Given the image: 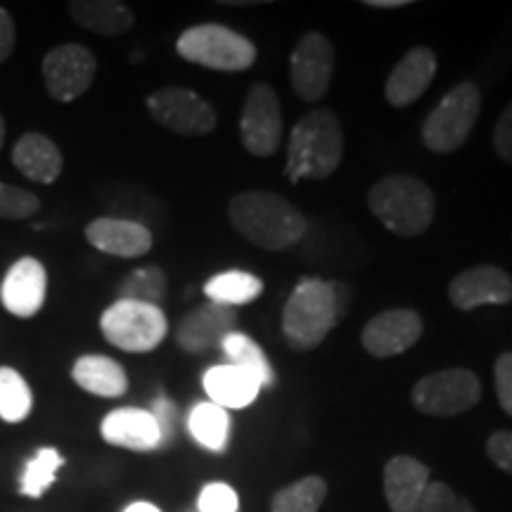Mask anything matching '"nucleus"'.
<instances>
[{"mask_svg": "<svg viewBox=\"0 0 512 512\" xmlns=\"http://www.w3.org/2000/svg\"><path fill=\"white\" fill-rule=\"evenodd\" d=\"M228 219L242 238L264 252H283L309 230L302 211L278 192L266 190L235 195L228 204Z\"/></svg>", "mask_w": 512, "mask_h": 512, "instance_id": "f257e3e1", "label": "nucleus"}, {"mask_svg": "<svg viewBox=\"0 0 512 512\" xmlns=\"http://www.w3.org/2000/svg\"><path fill=\"white\" fill-rule=\"evenodd\" d=\"M344 159V131L337 114L330 110H311L292 128L287 147L285 174L292 183L323 181L335 174Z\"/></svg>", "mask_w": 512, "mask_h": 512, "instance_id": "f03ea898", "label": "nucleus"}, {"mask_svg": "<svg viewBox=\"0 0 512 512\" xmlns=\"http://www.w3.org/2000/svg\"><path fill=\"white\" fill-rule=\"evenodd\" d=\"M344 316L339 283L306 278L294 287L283 309V335L294 351H311L335 330Z\"/></svg>", "mask_w": 512, "mask_h": 512, "instance_id": "7ed1b4c3", "label": "nucleus"}, {"mask_svg": "<svg viewBox=\"0 0 512 512\" xmlns=\"http://www.w3.org/2000/svg\"><path fill=\"white\" fill-rule=\"evenodd\" d=\"M368 209L389 233L418 238L432 226L437 202L430 185L415 176H384L368 192Z\"/></svg>", "mask_w": 512, "mask_h": 512, "instance_id": "20e7f679", "label": "nucleus"}, {"mask_svg": "<svg viewBox=\"0 0 512 512\" xmlns=\"http://www.w3.org/2000/svg\"><path fill=\"white\" fill-rule=\"evenodd\" d=\"M176 53L214 72H247L256 62V46L226 24H195L178 36Z\"/></svg>", "mask_w": 512, "mask_h": 512, "instance_id": "39448f33", "label": "nucleus"}, {"mask_svg": "<svg viewBox=\"0 0 512 512\" xmlns=\"http://www.w3.org/2000/svg\"><path fill=\"white\" fill-rule=\"evenodd\" d=\"M479 112H482V93L472 81L453 86L422 124V143L430 152L448 155L456 152L470 138Z\"/></svg>", "mask_w": 512, "mask_h": 512, "instance_id": "423d86ee", "label": "nucleus"}, {"mask_svg": "<svg viewBox=\"0 0 512 512\" xmlns=\"http://www.w3.org/2000/svg\"><path fill=\"white\" fill-rule=\"evenodd\" d=\"M102 337L128 354H147L164 342L169 323L159 306L117 299L100 316Z\"/></svg>", "mask_w": 512, "mask_h": 512, "instance_id": "0eeeda50", "label": "nucleus"}, {"mask_svg": "<svg viewBox=\"0 0 512 512\" xmlns=\"http://www.w3.org/2000/svg\"><path fill=\"white\" fill-rule=\"evenodd\" d=\"M482 399V382L467 368H446L415 382L411 401L422 415L456 418L477 406Z\"/></svg>", "mask_w": 512, "mask_h": 512, "instance_id": "6e6552de", "label": "nucleus"}, {"mask_svg": "<svg viewBox=\"0 0 512 512\" xmlns=\"http://www.w3.org/2000/svg\"><path fill=\"white\" fill-rule=\"evenodd\" d=\"M147 112L166 131L178 136H207L219 124L214 105L200 93L181 86H164L145 100Z\"/></svg>", "mask_w": 512, "mask_h": 512, "instance_id": "1a4fd4ad", "label": "nucleus"}, {"mask_svg": "<svg viewBox=\"0 0 512 512\" xmlns=\"http://www.w3.org/2000/svg\"><path fill=\"white\" fill-rule=\"evenodd\" d=\"M242 147L254 157H273L283 143V110L268 83H254L240 114Z\"/></svg>", "mask_w": 512, "mask_h": 512, "instance_id": "9d476101", "label": "nucleus"}, {"mask_svg": "<svg viewBox=\"0 0 512 512\" xmlns=\"http://www.w3.org/2000/svg\"><path fill=\"white\" fill-rule=\"evenodd\" d=\"M95 72H98L95 55L86 46H81V43H62V46H55L43 57L41 64L43 83H46L48 95L55 102H62V105L86 95L95 79Z\"/></svg>", "mask_w": 512, "mask_h": 512, "instance_id": "9b49d317", "label": "nucleus"}, {"mask_svg": "<svg viewBox=\"0 0 512 512\" xmlns=\"http://www.w3.org/2000/svg\"><path fill=\"white\" fill-rule=\"evenodd\" d=\"M335 48L320 31H309L299 38L290 57V83L304 102L323 100L330 91Z\"/></svg>", "mask_w": 512, "mask_h": 512, "instance_id": "f8f14e48", "label": "nucleus"}, {"mask_svg": "<svg viewBox=\"0 0 512 512\" xmlns=\"http://www.w3.org/2000/svg\"><path fill=\"white\" fill-rule=\"evenodd\" d=\"M422 328L415 309H389L368 320L361 330V344L373 358H394L418 344Z\"/></svg>", "mask_w": 512, "mask_h": 512, "instance_id": "ddd939ff", "label": "nucleus"}, {"mask_svg": "<svg viewBox=\"0 0 512 512\" xmlns=\"http://www.w3.org/2000/svg\"><path fill=\"white\" fill-rule=\"evenodd\" d=\"M46 290V266L34 256H22L5 273L3 285H0V302H3L10 316L34 318L46 304Z\"/></svg>", "mask_w": 512, "mask_h": 512, "instance_id": "4468645a", "label": "nucleus"}, {"mask_svg": "<svg viewBox=\"0 0 512 512\" xmlns=\"http://www.w3.org/2000/svg\"><path fill=\"white\" fill-rule=\"evenodd\" d=\"M448 299L458 311H472L489 304H508L512 302V278L498 266H472L451 280Z\"/></svg>", "mask_w": 512, "mask_h": 512, "instance_id": "2eb2a0df", "label": "nucleus"}, {"mask_svg": "<svg viewBox=\"0 0 512 512\" xmlns=\"http://www.w3.org/2000/svg\"><path fill=\"white\" fill-rule=\"evenodd\" d=\"M238 313L228 306L207 302L190 311L176 328V342L185 354H207L221 347L223 339L233 335Z\"/></svg>", "mask_w": 512, "mask_h": 512, "instance_id": "dca6fc26", "label": "nucleus"}, {"mask_svg": "<svg viewBox=\"0 0 512 512\" xmlns=\"http://www.w3.org/2000/svg\"><path fill=\"white\" fill-rule=\"evenodd\" d=\"M434 76H437V55L425 46L411 48L384 81V98L399 110L411 107L430 88Z\"/></svg>", "mask_w": 512, "mask_h": 512, "instance_id": "f3484780", "label": "nucleus"}, {"mask_svg": "<svg viewBox=\"0 0 512 512\" xmlns=\"http://www.w3.org/2000/svg\"><path fill=\"white\" fill-rule=\"evenodd\" d=\"M88 245L98 252L119 256V259H136L155 245L150 228L140 221L117 219V216H102L86 226Z\"/></svg>", "mask_w": 512, "mask_h": 512, "instance_id": "a211bd4d", "label": "nucleus"}, {"mask_svg": "<svg viewBox=\"0 0 512 512\" xmlns=\"http://www.w3.org/2000/svg\"><path fill=\"white\" fill-rule=\"evenodd\" d=\"M100 434L107 444L138 453L155 451L164 444L155 415L131 406L107 413L100 425Z\"/></svg>", "mask_w": 512, "mask_h": 512, "instance_id": "6ab92c4d", "label": "nucleus"}, {"mask_svg": "<svg viewBox=\"0 0 512 512\" xmlns=\"http://www.w3.org/2000/svg\"><path fill=\"white\" fill-rule=\"evenodd\" d=\"M384 498L392 512H418L430 486V467L413 456H394L384 465Z\"/></svg>", "mask_w": 512, "mask_h": 512, "instance_id": "aec40b11", "label": "nucleus"}, {"mask_svg": "<svg viewBox=\"0 0 512 512\" xmlns=\"http://www.w3.org/2000/svg\"><path fill=\"white\" fill-rule=\"evenodd\" d=\"M12 164L29 181L50 185L62 176L64 157L55 140L43 133H24L12 147Z\"/></svg>", "mask_w": 512, "mask_h": 512, "instance_id": "412c9836", "label": "nucleus"}, {"mask_svg": "<svg viewBox=\"0 0 512 512\" xmlns=\"http://www.w3.org/2000/svg\"><path fill=\"white\" fill-rule=\"evenodd\" d=\"M202 384L209 401L226 408V411L228 408H233V411L247 408L261 392V382L256 377L245 373L238 366H230V363L209 368L202 377Z\"/></svg>", "mask_w": 512, "mask_h": 512, "instance_id": "4be33fe9", "label": "nucleus"}, {"mask_svg": "<svg viewBox=\"0 0 512 512\" xmlns=\"http://www.w3.org/2000/svg\"><path fill=\"white\" fill-rule=\"evenodd\" d=\"M72 380L83 392L100 396V399H119L126 394L128 377L121 363L100 354H86L76 358Z\"/></svg>", "mask_w": 512, "mask_h": 512, "instance_id": "5701e85b", "label": "nucleus"}, {"mask_svg": "<svg viewBox=\"0 0 512 512\" xmlns=\"http://www.w3.org/2000/svg\"><path fill=\"white\" fill-rule=\"evenodd\" d=\"M67 12L79 27L100 36H121L136 24L133 10L119 0H74Z\"/></svg>", "mask_w": 512, "mask_h": 512, "instance_id": "b1692460", "label": "nucleus"}, {"mask_svg": "<svg viewBox=\"0 0 512 512\" xmlns=\"http://www.w3.org/2000/svg\"><path fill=\"white\" fill-rule=\"evenodd\" d=\"M261 292H264V283L247 271H223L204 285V294H207L209 302L228 306V309L256 302Z\"/></svg>", "mask_w": 512, "mask_h": 512, "instance_id": "393cba45", "label": "nucleus"}, {"mask_svg": "<svg viewBox=\"0 0 512 512\" xmlns=\"http://www.w3.org/2000/svg\"><path fill=\"white\" fill-rule=\"evenodd\" d=\"M190 437L207 451L221 453L230 439V415L226 408L211 401H202L192 406L188 415Z\"/></svg>", "mask_w": 512, "mask_h": 512, "instance_id": "a878e982", "label": "nucleus"}, {"mask_svg": "<svg viewBox=\"0 0 512 512\" xmlns=\"http://www.w3.org/2000/svg\"><path fill=\"white\" fill-rule=\"evenodd\" d=\"M328 496V482L318 475L283 486L271 501V512H318Z\"/></svg>", "mask_w": 512, "mask_h": 512, "instance_id": "bb28decb", "label": "nucleus"}, {"mask_svg": "<svg viewBox=\"0 0 512 512\" xmlns=\"http://www.w3.org/2000/svg\"><path fill=\"white\" fill-rule=\"evenodd\" d=\"M221 349L223 354H226L230 366H238L245 370V373L256 377V380L261 382V387L273 384L271 363H268L264 349H261L252 337L242 335V332H233V335L223 339Z\"/></svg>", "mask_w": 512, "mask_h": 512, "instance_id": "cd10ccee", "label": "nucleus"}, {"mask_svg": "<svg viewBox=\"0 0 512 512\" xmlns=\"http://www.w3.org/2000/svg\"><path fill=\"white\" fill-rule=\"evenodd\" d=\"M31 408L34 394L24 375L10 366H0V420L17 425L29 418Z\"/></svg>", "mask_w": 512, "mask_h": 512, "instance_id": "c85d7f7f", "label": "nucleus"}, {"mask_svg": "<svg viewBox=\"0 0 512 512\" xmlns=\"http://www.w3.org/2000/svg\"><path fill=\"white\" fill-rule=\"evenodd\" d=\"M64 465L62 453L53 446L38 448L36 456L24 467L22 479H19V494L27 498H41L50 486L55 484L57 472Z\"/></svg>", "mask_w": 512, "mask_h": 512, "instance_id": "c756f323", "label": "nucleus"}, {"mask_svg": "<svg viewBox=\"0 0 512 512\" xmlns=\"http://www.w3.org/2000/svg\"><path fill=\"white\" fill-rule=\"evenodd\" d=\"M166 273L159 266H145L128 273V278L119 285V299L159 306L166 297Z\"/></svg>", "mask_w": 512, "mask_h": 512, "instance_id": "7c9ffc66", "label": "nucleus"}, {"mask_svg": "<svg viewBox=\"0 0 512 512\" xmlns=\"http://www.w3.org/2000/svg\"><path fill=\"white\" fill-rule=\"evenodd\" d=\"M41 211V200L31 190L0 181V219L24 221Z\"/></svg>", "mask_w": 512, "mask_h": 512, "instance_id": "2f4dec72", "label": "nucleus"}, {"mask_svg": "<svg viewBox=\"0 0 512 512\" xmlns=\"http://www.w3.org/2000/svg\"><path fill=\"white\" fill-rule=\"evenodd\" d=\"M418 512H475V508L463 496H458L448 484L430 482Z\"/></svg>", "mask_w": 512, "mask_h": 512, "instance_id": "473e14b6", "label": "nucleus"}, {"mask_svg": "<svg viewBox=\"0 0 512 512\" xmlns=\"http://www.w3.org/2000/svg\"><path fill=\"white\" fill-rule=\"evenodd\" d=\"M238 491L226 482H209L197 496V512H238Z\"/></svg>", "mask_w": 512, "mask_h": 512, "instance_id": "72a5a7b5", "label": "nucleus"}, {"mask_svg": "<svg viewBox=\"0 0 512 512\" xmlns=\"http://www.w3.org/2000/svg\"><path fill=\"white\" fill-rule=\"evenodd\" d=\"M494 382L498 403L505 413L512 418V354H501L494 366Z\"/></svg>", "mask_w": 512, "mask_h": 512, "instance_id": "f704fd0d", "label": "nucleus"}, {"mask_svg": "<svg viewBox=\"0 0 512 512\" xmlns=\"http://www.w3.org/2000/svg\"><path fill=\"white\" fill-rule=\"evenodd\" d=\"M486 453L498 470L512 475V432H496L486 441Z\"/></svg>", "mask_w": 512, "mask_h": 512, "instance_id": "c9c22d12", "label": "nucleus"}, {"mask_svg": "<svg viewBox=\"0 0 512 512\" xmlns=\"http://www.w3.org/2000/svg\"><path fill=\"white\" fill-rule=\"evenodd\" d=\"M494 150L503 162L512 164V102L505 107V112L494 128Z\"/></svg>", "mask_w": 512, "mask_h": 512, "instance_id": "e433bc0d", "label": "nucleus"}, {"mask_svg": "<svg viewBox=\"0 0 512 512\" xmlns=\"http://www.w3.org/2000/svg\"><path fill=\"white\" fill-rule=\"evenodd\" d=\"M152 415H155L159 432H162V441L166 444L171 437H174V425H176V406L166 396H159V399L152 403Z\"/></svg>", "mask_w": 512, "mask_h": 512, "instance_id": "4c0bfd02", "label": "nucleus"}, {"mask_svg": "<svg viewBox=\"0 0 512 512\" xmlns=\"http://www.w3.org/2000/svg\"><path fill=\"white\" fill-rule=\"evenodd\" d=\"M17 43V29L15 22H12L10 12L0 8V64H3L12 55Z\"/></svg>", "mask_w": 512, "mask_h": 512, "instance_id": "58836bf2", "label": "nucleus"}, {"mask_svg": "<svg viewBox=\"0 0 512 512\" xmlns=\"http://www.w3.org/2000/svg\"><path fill=\"white\" fill-rule=\"evenodd\" d=\"M368 8H380V10H389V8H406L411 5V0H366Z\"/></svg>", "mask_w": 512, "mask_h": 512, "instance_id": "ea45409f", "label": "nucleus"}, {"mask_svg": "<svg viewBox=\"0 0 512 512\" xmlns=\"http://www.w3.org/2000/svg\"><path fill=\"white\" fill-rule=\"evenodd\" d=\"M124 512H162V510H159L155 503H147V501H136V503L126 505Z\"/></svg>", "mask_w": 512, "mask_h": 512, "instance_id": "a19ab883", "label": "nucleus"}, {"mask_svg": "<svg viewBox=\"0 0 512 512\" xmlns=\"http://www.w3.org/2000/svg\"><path fill=\"white\" fill-rule=\"evenodd\" d=\"M3 143H5V119L0 117V150H3Z\"/></svg>", "mask_w": 512, "mask_h": 512, "instance_id": "79ce46f5", "label": "nucleus"}]
</instances>
